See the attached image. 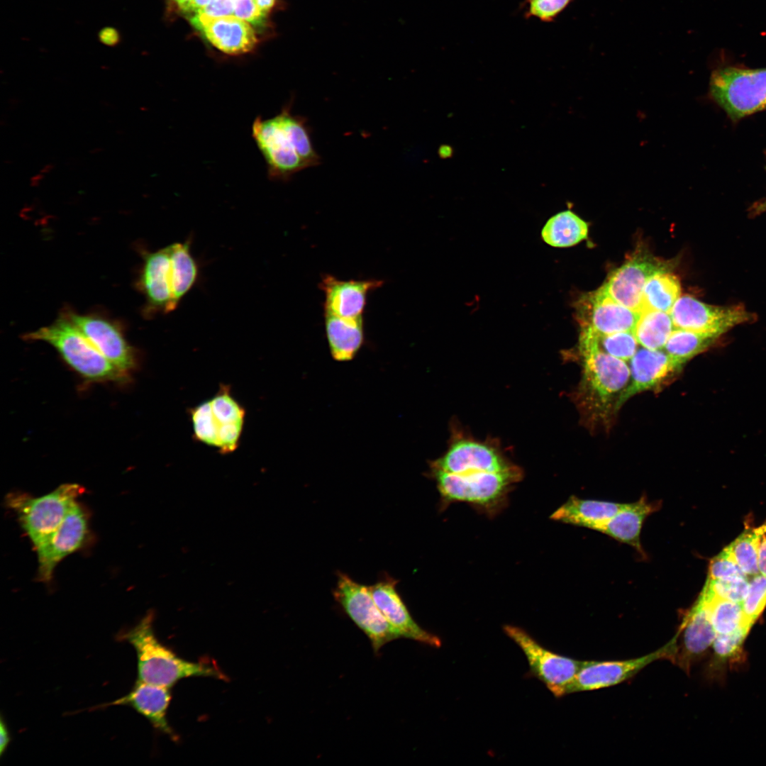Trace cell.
Listing matches in <instances>:
<instances>
[{"instance_id": "cell-48", "label": "cell", "mask_w": 766, "mask_h": 766, "mask_svg": "<svg viewBox=\"0 0 766 766\" xmlns=\"http://www.w3.org/2000/svg\"><path fill=\"white\" fill-rule=\"evenodd\" d=\"M172 4L177 6L181 11L189 4L192 0H168Z\"/></svg>"}, {"instance_id": "cell-9", "label": "cell", "mask_w": 766, "mask_h": 766, "mask_svg": "<svg viewBox=\"0 0 766 766\" xmlns=\"http://www.w3.org/2000/svg\"><path fill=\"white\" fill-rule=\"evenodd\" d=\"M503 630L525 655L529 667L528 677L539 679L557 698L567 695L584 661L548 650L520 627L505 625Z\"/></svg>"}, {"instance_id": "cell-20", "label": "cell", "mask_w": 766, "mask_h": 766, "mask_svg": "<svg viewBox=\"0 0 766 766\" xmlns=\"http://www.w3.org/2000/svg\"><path fill=\"white\" fill-rule=\"evenodd\" d=\"M382 280H343L324 274L318 287L324 294L323 313L344 318L362 317L368 294L381 287Z\"/></svg>"}, {"instance_id": "cell-5", "label": "cell", "mask_w": 766, "mask_h": 766, "mask_svg": "<svg viewBox=\"0 0 766 766\" xmlns=\"http://www.w3.org/2000/svg\"><path fill=\"white\" fill-rule=\"evenodd\" d=\"M194 437L217 448L222 454L234 452L243 430L245 411L233 396L230 387L221 385L211 399L191 409Z\"/></svg>"}, {"instance_id": "cell-27", "label": "cell", "mask_w": 766, "mask_h": 766, "mask_svg": "<svg viewBox=\"0 0 766 766\" xmlns=\"http://www.w3.org/2000/svg\"><path fill=\"white\" fill-rule=\"evenodd\" d=\"M624 504L582 499L571 496L557 509L551 518L565 523L599 531Z\"/></svg>"}, {"instance_id": "cell-47", "label": "cell", "mask_w": 766, "mask_h": 766, "mask_svg": "<svg viewBox=\"0 0 766 766\" xmlns=\"http://www.w3.org/2000/svg\"><path fill=\"white\" fill-rule=\"evenodd\" d=\"M277 0H255L260 11L266 16L274 6Z\"/></svg>"}, {"instance_id": "cell-36", "label": "cell", "mask_w": 766, "mask_h": 766, "mask_svg": "<svg viewBox=\"0 0 766 766\" xmlns=\"http://www.w3.org/2000/svg\"><path fill=\"white\" fill-rule=\"evenodd\" d=\"M741 605L748 621L753 625L766 606V575L759 573L754 576Z\"/></svg>"}, {"instance_id": "cell-19", "label": "cell", "mask_w": 766, "mask_h": 766, "mask_svg": "<svg viewBox=\"0 0 766 766\" xmlns=\"http://www.w3.org/2000/svg\"><path fill=\"white\" fill-rule=\"evenodd\" d=\"M138 284L146 299L147 313H167L176 309L169 245L145 255Z\"/></svg>"}, {"instance_id": "cell-41", "label": "cell", "mask_w": 766, "mask_h": 766, "mask_svg": "<svg viewBox=\"0 0 766 766\" xmlns=\"http://www.w3.org/2000/svg\"><path fill=\"white\" fill-rule=\"evenodd\" d=\"M748 631L740 630L731 634L716 635L713 643L716 654L720 657L732 656L741 647Z\"/></svg>"}, {"instance_id": "cell-34", "label": "cell", "mask_w": 766, "mask_h": 766, "mask_svg": "<svg viewBox=\"0 0 766 766\" xmlns=\"http://www.w3.org/2000/svg\"><path fill=\"white\" fill-rule=\"evenodd\" d=\"M765 533L766 523L756 528H748L727 547L746 575L755 576L760 573L759 548Z\"/></svg>"}, {"instance_id": "cell-50", "label": "cell", "mask_w": 766, "mask_h": 766, "mask_svg": "<svg viewBox=\"0 0 766 766\" xmlns=\"http://www.w3.org/2000/svg\"><path fill=\"white\" fill-rule=\"evenodd\" d=\"M54 167H55V165H53V164L45 165L43 168L40 169V173H42V174L49 173L51 170H52L54 169Z\"/></svg>"}, {"instance_id": "cell-24", "label": "cell", "mask_w": 766, "mask_h": 766, "mask_svg": "<svg viewBox=\"0 0 766 766\" xmlns=\"http://www.w3.org/2000/svg\"><path fill=\"white\" fill-rule=\"evenodd\" d=\"M170 700V688L138 680L128 694L109 705L131 706L145 717L156 729L176 739L167 718Z\"/></svg>"}, {"instance_id": "cell-2", "label": "cell", "mask_w": 766, "mask_h": 766, "mask_svg": "<svg viewBox=\"0 0 766 766\" xmlns=\"http://www.w3.org/2000/svg\"><path fill=\"white\" fill-rule=\"evenodd\" d=\"M579 351L582 379L579 387L581 404L592 417L605 420L630 382L627 362L602 351L596 334L581 328Z\"/></svg>"}, {"instance_id": "cell-17", "label": "cell", "mask_w": 766, "mask_h": 766, "mask_svg": "<svg viewBox=\"0 0 766 766\" xmlns=\"http://www.w3.org/2000/svg\"><path fill=\"white\" fill-rule=\"evenodd\" d=\"M396 579L385 577L369 587L384 617L399 638H409L433 648L440 647L441 640L438 636L422 628L414 621L396 589Z\"/></svg>"}, {"instance_id": "cell-43", "label": "cell", "mask_w": 766, "mask_h": 766, "mask_svg": "<svg viewBox=\"0 0 766 766\" xmlns=\"http://www.w3.org/2000/svg\"><path fill=\"white\" fill-rule=\"evenodd\" d=\"M98 39L104 45L114 47L120 43L121 36L117 28L106 26L99 31Z\"/></svg>"}, {"instance_id": "cell-32", "label": "cell", "mask_w": 766, "mask_h": 766, "mask_svg": "<svg viewBox=\"0 0 766 766\" xmlns=\"http://www.w3.org/2000/svg\"><path fill=\"white\" fill-rule=\"evenodd\" d=\"M708 601L712 625L716 635H726L750 629L741 603L714 596L704 589L701 593Z\"/></svg>"}, {"instance_id": "cell-18", "label": "cell", "mask_w": 766, "mask_h": 766, "mask_svg": "<svg viewBox=\"0 0 766 766\" xmlns=\"http://www.w3.org/2000/svg\"><path fill=\"white\" fill-rule=\"evenodd\" d=\"M65 316L116 367L126 373L135 367V353L116 325L96 316L68 312Z\"/></svg>"}, {"instance_id": "cell-21", "label": "cell", "mask_w": 766, "mask_h": 766, "mask_svg": "<svg viewBox=\"0 0 766 766\" xmlns=\"http://www.w3.org/2000/svg\"><path fill=\"white\" fill-rule=\"evenodd\" d=\"M683 365L664 350L638 348L630 360V382L616 406L617 411L633 396L660 386Z\"/></svg>"}, {"instance_id": "cell-22", "label": "cell", "mask_w": 766, "mask_h": 766, "mask_svg": "<svg viewBox=\"0 0 766 766\" xmlns=\"http://www.w3.org/2000/svg\"><path fill=\"white\" fill-rule=\"evenodd\" d=\"M682 637L674 662L688 672L693 662L713 645L716 633L708 601L702 594L688 611L677 631Z\"/></svg>"}, {"instance_id": "cell-26", "label": "cell", "mask_w": 766, "mask_h": 766, "mask_svg": "<svg viewBox=\"0 0 766 766\" xmlns=\"http://www.w3.org/2000/svg\"><path fill=\"white\" fill-rule=\"evenodd\" d=\"M326 335L332 357L338 362L352 360L365 340L363 316L344 318L323 313Z\"/></svg>"}, {"instance_id": "cell-23", "label": "cell", "mask_w": 766, "mask_h": 766, "mask_svg": "<svg viewBox=\"0 0 766 766\" xmlns=\"http://www.w3.org/2000/svg\"><path fill=\"white\" fill-rule=\"evenodd\" d=\"M196 30L215 48L228 55L248 52L257 43L252 26L235 16L208 20Z\"/></svg>"}, {"instance_id": "cell-38", "label": "cell", "mask_w": 766, "mask_h": 766, "mask_svg": "<svg viewBox=\"0 0 766 766\" xmlns=\"http://www.w3.org/2000/svg\"><path fill=\"white\" fill-rule=\"evenodd\" d=\"M747 578L726 547L710 562L709 579L733 580Z\"/></svg>"}, {"instance_id": "cell-16", "label": "cell", "mask_w": 766, "mask_h": 766, "mask_svg": "<svg viewBox=\"0 0 766 766\" xmlns=\"http://www.w3.org/2000/svg\"><path fill=\"white\" fill-rule=\"evenodd\" d=\"M581 328L599 335L634 331L640 313L614 301L600 289L584 295L577 306Z\"/></svg>"}, {"instance_id": "cell-49", "label": "cell", "mask_w": 766, "mask_h": 766, "mask_svg": "<svg viewBox=\"0 0 766 766\" xmlns=\"http://www.w3.org/2000/svg\"><path fill=\"white\" fill-rule=\"evenodd\" d=\"M44 179V174L39 173L30 178V184L33 187L38 186L40 182Z\"/></svg>"}, {"instance_id": "cell-37", "label": "cell", "mask_w": 766, "mask_h": 766, "mask_svg": "<svg viewBox=\"0 0 766 766\" xmlns=\"http://www.w3.org/2000/svg\"><path fill=\"white\" fill-rule=\"evenodd\" d=\"M747 578L733 580L707 579L704 590L708 594L723 599L741 603L748 589Z\"/></svg>"}, {"instance_id": "cell-14", "label": "cell", "mask_w": 766, "mask_h": 766, "mask_svg": "<svg viewBox=\"0 0 766 766\" xmlns=\"http://www.w3.org/2000/svg\"><path fill=\"white\" fill-rule=\"evenodd\" d=\"M670 262L651 255H636L612 272L599 289L618 304L633 311H643V292L654 274L670 271Z\"/></svg>"}, {"instance_id": "cell-52", "label": "cell", "mask_w": 766, "mask_h": 766, "mask_svg": "<svg viewBox=\"0 0 766 766\" xmlns=\"http://www.w3.org/2000/svg\"><path fill=\"white\" fill-rule=\"evenodd\" d=\"M101 151H103V148H95L93 150H91L90 151V152L92 153V154H96V153H99V152H100Z\"/></svg>"}, {"instance_id": "cell-12", "label": "cell", "mask_w": 766, "mask_h": 766, "mask_svg": "<svg viewBox=\"0 0 766 766\" xmlns=\"http://www.w3.org/2000/svg\"><path fill=\"white\" fill-rule=\"evenodd\" d=\"M677 633L664 646L643 656L612 661H584L568 689V694L615 686L631 678L650 663L662 659L672 662L677 651Z\"/></svg>"}, {"instance_id": "cell-1", "label": "cell", "mask_w": 766, "mask_h": 766, "mask_svg": "<svg viewBox=\"0 0 766 766\" xmlns=\"http://www.w3.org/2000/svg\"><path fill=\"white\" fill-rule=\"evenodd\" d=\"M251 135L272 181H289L304 169L320 164L306 119L292 113L291 103L272 117L257 116L251 126Z\"/></svg>"}, {"instance_id": "cell-4", "label": "cell", "mask_w": 766, "mask_h": 766, "mask_svg": "<svg viewBox=\"0 0 766 766\" xmlns=\"http://www.w3.org/2000/svg\"><path fill=\"white\" fill-rule=\"evenodd\" d=\"M25 338L50 344L72 369L87 379L126 380L127 373L106 358L66 316L28 333Z\"/></svg>"}, {"instance_id": "cell-30", "label": "cell", "mask_w": 766, "mask_h": 766, "mask_svg": "<svg viewBox=\"0 0 766 766\" xmlns=\"http://www.w3.org/2000/svg\"><path fill=\"white\" fill-rule=\"evenodd\" d=\"M680 292L679 279L669 271L653 275L643 289V311L650 309L670 313L680 296Z\"/></svg>"}, {"instance_id": "cell-42", "label": "cell", "mask_w": 766, "mask_h": 766, "mask_svg": "<svg viewBox=\"0 0 766 766\" xmlns=\"http://www.w3.org/2000/svg\"><path fill=\"white\" fill-rule=\"evenodd\" d=\"M233 16L252 26L259 27L264 25L267 16L260 11L255 0H235Z\"/></svg>"}, {"instance_id": "cell-31", "label": "cell", "mask_w": 766, "mask_h": 766, "mask_svg": "<svg viewBox=\"0 0 766 766\" xmlns=\"http://www.w3.org/2000/svg\"><path fill=\"white\" fill-rule=\"evenodd\" d=\"M673 330L669 313L646 309L640 313L633 333L642 347L662 350Z\"/></svg>"}, {"instance_id": "cell-28", "label": "cell", "mask_w": 766, "mask_h": 766, "mask_svg": "<svg viewBox=\"0 0 766 766\" xmlns=\"http://www.w3.org/2000/svg\"><path fill=\"white\" fill-rule=\"evenodd\" d=\"M588 223L570 210L561 211L550 218L541 231L545 243L556 248L574 245L585 239Z\"/></svg>"}, {"instance_id": "cell-6", "label": "cell", "mask_w": 766, "mask_h": 766, "mask_svg": "<svg viewBox=\"0 0 766 766\" xmlns=\"http://www.w3.org/2000/svg\"><path fill=\"white\" fill-rule=\"evenodd\" d=\"M84 491L78 484L66 483L38 497L13 494L7 504L35 548L60 526Z\"/></svg>"}, {"instance_id": "cell-46", "label": "cell", "mask_w": 766, "mask_h": 766, "mask_svg": "<svg viewBox=\"0 0 766 766\" xmlns=\"http://www.w3.org/2000/svg\"><path fill=\"white\" fill-rule=\"evenodd\" d=\"M211 1L212 0H192L182 12L184 13L185 16H187L205 6Z\"/></svg>"}, {"instance_id": "cell-15", "label": "cell", "mask_w": 766, "mask_h": 766, "mask_svg": "<svg viewBox=\"0 0 766 766\" xmlns=\"http://www.w3.org/2000/svg\"><path fill=\"white\" fill-rule=\"evenodd\" d=\"M88 531V516L77 503L60 526L35 548L38 562V579L50 582L56 566L84 545Z\"/></svg>"}, {"instance_id": "cell-3", "label": "cell", "mask_w": 766, "mask_h": 766, "mask_svg": "<svg viewBox=\"0 0 766 766\" xmlns=\"http://www.w3.org/2000/svg\"><path fill=\"white\" fill-rule=\"evenodd\" d=\"M153 619L154 614L149 612L136 626L121 635L135 650L138 680L172 688L187 677L223 678V675L214 666L184 660L162 644L155 636Z\"/></svg>"}, {"instance_id": "cell-11", "label": "cell", "mask_w": 766, "mask_h": 766, "mask_svg": "<svg viewBox=\"0 0 766 766\" xmlns=\"http://www.w3.org/2000/svg\"><path fill=\"white\" fill-rule=\"evenodd\" d=\"M517 467L494 443L461 435L454 436L447 451L431 465V470L461 475L506 472Z\"/></svg>"}, {"instance_id": "cell-29", "label": "cell", "mask_w": 766, "mask_h": 766, "mask_svg": "<svg viewBox=\"0 0 766 766\" xmlns=\"http://www.w3.org/2000/svg\"><path fill=\"white\" fill-rule=\"evenodd\" d=\"M173 295L178 306L184 296L192 289L199 277V265L190 250V243H174L169 245Z\"/></svg>"}, {"instance_id": "cell-13", "label": "cell", "mask_w": 766, "mask_h": 766, "mask_svg": "<svg viewBox=\"0 0 766 766\" xmlns=\"http://www.w3.org/2000/svg\"><path fill=\"white\" fill-rule=\"evenodd\" d=\"M674 329H682L720 336L731 328L754 316L740 306H717L695 298L679 296L670 311Z\"/></svg>"}, {"instance_id": "cell-8", "label": "cell", "mask_w": 766, "mask_h": 766, "mask_svg": "<svg viewBox=\"0 0 766 766\" xmlns=\"http://www.w3.org/2000/svg\"><path fill=\"white\" fill-rule=\"evenodd\" d=\"M431 475L444 501L489 507L505 498L510 488L521 479L522 471L518 467L506 472L460 475L431 470Z\"/></svg>"}, {"instance_id": "cell-7", "label": "cell", "mask_w": 766, "mask_h": 766, "mask_svg": "<svg viewBox=\"0 0 766 766\" xmlns=\"http://www.w3.org/2000/svg\"><path fill=\"white\" fill-rule=\"evenodd\" d=\"M709 84L711 96L733 120L766 109V68H719Z\"/></svg>"}, {"instance_id": "cell-39", "label": "cell", "mask_w": 766, "mask_h": 766, "mask_svg": "<svg viewBox=\"0 0 766 766\" xmlns=\"http://www.w3.org/2000/svg\"><path fill=\"white\" fill-rule=\"evenodd\" d=\"M234 1L235 0H212L205 6L186 17L192 26L196 29L208 20L233 16Z\"/></svg>"}, {"instance_id": "cell-51", "label": "cell", "mask_w": 766, "mask_h": 766, "mask_svg": "<svg viewBox=\"0 0 766 766\" xmlns=\"http://www.w3.org/2000/svg\"><path fill=\"white\" fill-rule=\"evenodd\" d=\"M19 102H20V101L18 99H15V98H11L9 101V103L10 104L11 107L16 106V105H18V104Z\"/></svg>"}, {"instance_id": "cell-44", "label": "cell", "mask_w": 766, "mask_h": 766, "mask_svg": "<svg viewBox=\"0 0 766 766\" xmlns=\"http://www.w3.org/2000/svg\"><path fill=\"white\" fill-rule=\"evenodd\" d=\"M758 568L760 573L766 575V533L762 535L760 544Z\"/></svg>"}, {"instance_id": "cell-40", "label": "cell", "mask_w": 766, "mask_h": 766, "mask_svg": "<svg viewBox=\"0 0 766 766\" xmlns=\"http://www.w3.org/2000/svg\"><path fill=\"white\" fill-rule=\"evenodd\" d=\"M572 0H527V16L535 17L543 21L555 18Z\"/></svg>"}, {"instance_id": "cell-35", "label": "cell", "mask_w": 766, "mask_h": 766, "mask_svg": "<svg viewBox=\"0 0 766 766\" xmlns=\"http://www.w3.org/2000/svg\"><path fill=\"white\" fill-rule=\"evenodd\" d=\"M596 334L599 348L602 351L626 362L630 361L638 350V343L632 331Z\"/></svg>"}, {"instance_id": "cell-10", "label": "cell", "mask_w": 766, "mask_h": 766, "mask_svg": "<svg viewBox=\"0 0 766 766\" xmlns=\"http://www.w3.org/2000/svg\"><path fill=\"white\" fill-rule=\"evenodd\" d=\"M333 596L353 622L367 635L378 653L387 643L399 638L384 617L370 592L347 574L338 572Z\"/></svg>"}, {"instance_id": "cell-33", "label": "cell", "mask_w": 766, "mask_h": 766, "mask_svg": "<svg viewBox=\"0 0 766 766\" xmlns=\"http://www.w3.org/2000/svg\"><path fill=\"white\" fill-rule=\"evenodd\" d=\"M718 338L710 333L674 329L662 350L684 365L712 345Z\"/></svg>"}, {"instance_id": "cell-45", "label": "cell", "mask_w": 766, "mask_h": 766, "mask_svg": "<svg viewBox=\"0 0 766 766\" xmlns=\"http://www.w3.org/2000/svg\"><path fill=\"white\" fill-rule=\"evenodd\" d=\"M0 755L1 756L10 742L9 731L3 718L1 719L0 723Z\"/></svg>"}, {"instance_id": "cell-25", "label": "cell", "mask_w": 766, "mask_h": 766, "mask_svg": "<svg viewBox=\"0 0 766 766\" xmlns=\"http://www.w3.org/2000/svg\"><path fill=\"white\" fill-rule=\"evenodd\" d=\"M661 506L659 501H649L644 497L623 507L598 531L633 547L644 555L640 543V532L645 518Z\"/></svg>"}]
</instances>
